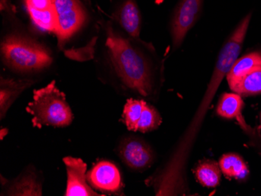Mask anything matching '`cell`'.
Wrapping results in <instances>:
<instances>
[{
    "mask_svg": "<svg viewBox=\"0 0 261 196\" xmlns=\"http://www.w3.org/2000/svg\"><path fill=\"white\" fill-rule=\"evenodd\" d=\"M100 33L93 58L101 77L112 84L149 98L161 80L162 65L153 46L127 36L98 4Z\"/></svg>",
    "mask_w": 261,
    "mask_h": 196,
    "instance_id": "1",
    "label": "cell"
},
{
    "mask_svg": "<svg viewBox=\"0 0 261 196\" xmlns=\"http://www.w3.org/2000/svg\"><path fill=\"white\" fill-rule=\"evenodd\" d=\"M18 14L12 0H0L1 63L17 77L38 80V77L54 67L55 55L50 46L37 36L39 33L26 25Z\"/></svg>",
    "mask_w": 261,
    "mask_h": 196,
    "instance_id": "2",
    "label": "cell"
},
{
    "mask_svg": "<svg viewBox=\"0 0 261 196\" xmlns=\"http://www.w3.org/2000/svg\"><path fill=\"white\" fill-rule=\"evenodd\" d=\"M57 47L74 61L93 58L100 33L99 14L92 0H55Z\"/></svg>",
    "mask_w": 261,
    "mask_h": 196,
    "instance_id": "3",
    "label": "cell"
},
{
    "mask_svg": "<svg viewBox=\"0 0 261 196\" xmlns=\"http://www.w3.org/2000/svg\"><path fill=\"white\" fill-rule=\"evenodd\" d=\"M26 111L32 117L35 128H42L44 126L64 128L74 120L65 94L57 88L55 80L34 90L32 101L28 104Z\"/></svg>",
    "mask_w": 261,
    "mask_h": 196,
    "instance_id": "4",
    "label": "cell"
},
{
    "mask_svg": "<svg viewBox=\"0 0 261 196\" xmlns=\"http://www.w3.org/2000/svg\"><path fill=\"white\" fill-rule=\"evenodd\" d=\"M17 10L26 16L34 31L56 36L58 21L55 0H17Z\"/></svg>",
    "mask_w": 261,
    "mask_h": 196,
    "instance_id": "5",
    "label": "cell"
},
{
    "mask_svg": "<svg viewBox=\"0 0 261 196\" xmlns=\"http://www.w3.org/2000/svg\"><path fill=\"white\" fill-rule=\"evenodd\" d=\"M204 0H179L176 4L170 21L172 47L178 49L188 32L196 24L200 15Z\"/></svg>",
    "mask_w": 261,
    "mask_h": 196,
    "instance_id": "6",
    "label": "cell"
},
{
    "mask_svg": "<svg viewBox=\"0 0 261 196\" xmlns=\"http://www.w3.org/2000/svg\"><path fill=\"white\" fill-rule=\"evenodd\" d=\"M108 16L129 37L140 39L142 18L136 0H118Z\"/></svg>",
    "mask_w": 261,
    "mask_h": 196,
    "instance_id": "7",
    "label": "cell"
},
{
    "mask_svg": "<svg viewBox=\"0 0 261 196\" xmlns=\"http://www.w3.org/2000/svg\"><path fill=\"white\" fill-rule=\"evenodd\" d=\"M123 162L130 169L142 171L150 167L154 162V153L149 145L138 137H127L118 148Z\"/></svg>",
    "mask_w": 261,
    "mask_h": 196,
    "instance_id": "8",
    "label": "cell"
},
{
    "mask_svg": "<svg viewBox=\"0 0 261 196\" xmlns=\"http://www.w3.org/2000/svg\"><path fill=\"white\" fill-rule=\"evenodd\" d=\"M67 171L66 196H100L89 185L86 171L87 165L80 158L66 156L63 159Z\"/></svg>",
    "mask_w": 261,
    "mask_h": 196,
    "instance_id": "9",
    "label": "cell"
},
{
    "mask_svg": "<svg viewBox=\"0 0 261 196\" xmlns=\"http://www.w3.org/2000/svg\"><path fill=\"white\" fill-rule=\"evenodd\" d=\"M87 180L92 188L106 192H116L122 187L119 170L108 161L95 165L88 173Z\"/></svg>",
    "mask_w": 261,
    "mask_h": 196,
    "instance_id": "10",
    "label": "cell"
},
{
    "mask_svg": "<svg viewBox=\"0 0 261 196\" xmlns=\"http://www.w3.org/2000/svg\"><path fill=\"white\" fill-rule=\"evenodd\" d=\"M38 80L23 77H0V118L4 119L16 99Z\"/></svg>",
    "mask_w": 261,
    "mask_h": 196,
    "instance_id": "11",
    "label": "cell"
},
{
    "mask_svg": "<svg viewBox=\"0 0 261 196\" xmlns=\"http://www.w3.org/2000/svg\"><path fill=\"white\" fill-rule=\"evenodd\" d=\"M5 184V191L2 193L3 195H42V182L34 170H25L20 176Z\"/></svg>",
    "mask_w": 261,
    "mask_h": 196,
    "instance_id": "12",
    "label": "cell"
},
{
    "mask_svg": "<svg viewBox=\"0 0 261 196\" xmlns=\"http://www.w3.org/2000/svg\"><path fill=\"white\" fill-rule=\"evenodd\" d=\"M258 67H261L260 52H250L237 60L226 76L230 89L238 84L246 74Z\"/></svg>",
    "mask_w": 261,
    "mask_h": 196,
    "instance_id": "13",
    "label": "cell"
},
{
    "mask_svg": "<svg viewBox=\"0 0 261 196\" xmlns=\"http://www.w3.org/2000/svg\"><path fill=\"white\" fill-rule=\"evenodd\" d=\"M219 166L225 176L236 179H243L249 173L247 166L241 156L234 153H228L221 156Z\"/></svg>",
    "mask_w": 261,
    "mask_h": 196,
    "instance_id": "14",
    "label": "cell"
},
{
    "mask_svg": "<svg viewBox=\"0 0 261 196\" xmlns=\"http://www.w3.org/2000/svg\"><path fill=\"white\" fill-rule=\"evenodd\" d=\"M243 101L241 96L237 93H224L220 99L217 106V114L227 119L241 118Z\"/></svg>",
    "mask_w": 261,
    "mask_h": 196,
    "instance_id": "15",
    "label": "cell"
},
{
    "mask_svg": "<svg viewBox=\"0 0 261 196\" xmlns=\"http://www.w3.org/2000/svg\"><path fill=\"white\" fill-rule=\"evenodd\" d=\"M196 176L203 186L215 188L221 181V168L219 164L214 161H205L196 168Z\"/></svg>",
    "mask_w": 261,
    "mask_h": 196,
    "instance_id": "16",
    "label": "cell"
},
{
    "mask_svg": "<svg viewBox=\"0 0 261 196\" xmlns=\"http://www.w3.org/2000/svg\"><path fill=\"white\" fill-rule=\"evenodd\" d=\"M231 90L240 96H253L261 93V67L246 74Z\"/></svg>",
    "mask_w": 261,
    "mask_h": 196,
    "instance_id": "17",
    "label": "cell"
},
{
    "mask_svg": "<svg viewBox=\"0 0 261 196\" xmlns=\"http://www.w3.org/2000/svg\"><path fill=\"white\" fill-rule=\"evenodd\" d=\"M146 101L142 99H127L123 109V122L129 131H137V125L142 116V111L146 105Z\"/></svg>",
    "mask_w": 261,
    "mask_h": 196,
    "instance_id": "18",
    "label": "cell"
},
{
    "mask_svg": "<svg viewBox=\"0 0 261 196\" xmlns=\"http://www.w3.org/2000/svg\"><path fill=\"white\" fill-rule=\"evenodd\" d=\"M162 123V118L153 106L146 102L142 111V116L137 125V131L149 132L159 128Z\"/></svg>",
    "mask_w": 261,
    "mask_h": 196,
    "instance_id": "19",
    "label": "cell"
},
{
    "mask_svg": "<svg viewBox=\"0 0 261 196\" xmlns=\"http://www.w3.org/2000/svg\"><path fill=\"white\" fill-rule=\"evenodd\" d=\"M8 134V130L5 129H1V131H0V138H1V140L4 139V135H7V134Z\"/></svg>",
    "mask_w": 261,
    "mask_h": 196,
    "instance_id": "20",
    "label": "cell"
},
{
    "mask_svg": "<svg viewBox=\"0 0 261 196\" xmlns=\"http://www.w3.org/2000/svg\"><path fill=\"white\" fill-rule=\"evenodd\" d=\"M110 1H111V2H112L113 0H110Z\"/></svg>",
    "mask_w": 261,
    "mask_h": 196,
    "instance_id": "21",
    "label": "cell"
}]
</instances>
